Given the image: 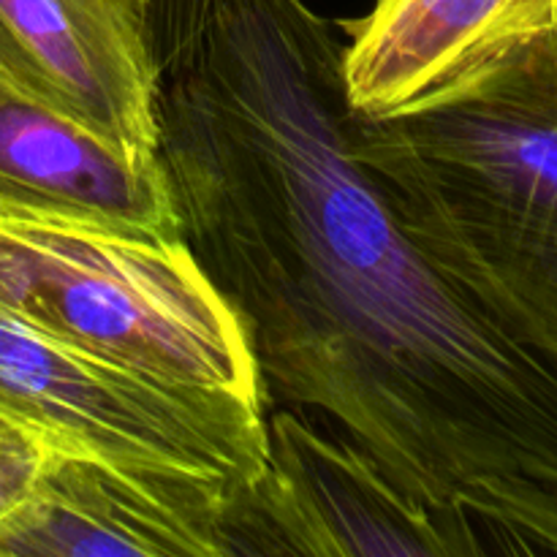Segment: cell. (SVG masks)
Returning <instances> with one entry per match:
<instances>
[{
    "mask_svg": "<svg viewBox=\"0 0 557 557\" xmlns=\"http://www.w3.org/2000/svg\"><path fill=\"white\" fill-rule=\"evenodd\" d=\"M305 0H212L158 47L183 243L267 397L326 422L471 555H557V362L413 245L346 136Z\"/></svg>",
    "mask_w": 557,
    "mask_h": 557,
    "instance_id": "obj_1",
    "label": "cell"
},
{
    "mask_svg": "<svg viewBox=\"0 0 557 557\" xmlns=\"http://www.w3.org/2000/svg\"><path fill=\"white\" fill-rule=\"evenodd\" d=\"M346 136L413 245L557 362L555 30L411 117L348 109Z\"/></svg>",
    "mask_w": 557,
    "mask_h": 557,
    "instance_id": "obj_2",
    "label": "cell"
},
{
    "mask_svg": "<svg viewBox=\"0 0 557 557\" xmlns=\"http://www.w3.org/2000/svg\"><path fill=\"white\" fill-rule=\"evenodd\" d=\"M0 308L114 368L267 406L237 313L183 239L0 218Z\"/></svg>",
    "mask_w": 557,
    "mask_h": 557,
    "instance_id": "obj_3",
    "label": "cell"
},
{
    "mask_svg": "<svg viewBox=\"0 0 557 557\" xmlns=\"http://www.w3.org/2000/svg\"><path fill=\"white\" fill-rule=\"evenodd\" d=\"M0 419L38 444L145 476L253 487L267 471L264 403L145 379L0 308Z\"/></svg>",
    "mask_w": 557,
    "mask_h": 557,
    "instance_id": "obj_4",
    "label": "cell"
},
{
    "mask_svg": "<svg viewBox=\"0 0 557 557\" xmlns=\"http://www.w3.org/2000/svg\"><path fill=\"white\" fill-rule=\"evenodd\" d=\"M234 555L462 557L457 539L364 451L297 408L267 422V471L232 498Z\"/></svg>",
    "mask_w": 557,
    "mask_h": 557,
    "instance_id": "obj_5",
    "label": "cell"
},
{
    "mask_svg": "<svg viewBox=\"0 0 557 557\" xmlns=\"http://www.w3.org/2000/svg\"><path fill=\"white\" fill-rule=\"evenodd\" d=\"M0 71L136 158H158L152 0H0Z\"/></svg>",
    "mask_w": 557,
    "mask_h": 557,
    "instance_id": "obj_6",
    "label": "cell"
},
{
    "mask_svg": "<svg viewBox=\"0 0 557 557\" xmlns=\"http://www.w3.org/2000/svg\"><path fill=\"white\" fill-rule=\"evenodd\" d=\"M234 484L145 476L47 451L25 504L0 522V557L234 555Z\"/></svg>",
    "mask_w": 557,
    "mask_h": 557,
    "instance_id": "obj_7",
    "label": "cell"
},
{
    "mask_svg": "<svg viewBox=\"0 0 557 557\" xmlns=\"http://www.w3.org/2000/svg\"><path fill=\"white\" fill-rule=\"evenodd\" d=\"M0 218L183 239L161 156L136 158L0 71Z\"/></svg>",
    "mask_w": 557,
    "mask_h": 557,
    "instance_id": "obj_8",
    "label": "cell"
},
{
    "mask_svg": "<svg viewBox=\"0 0 557 557\" xmlns=\"http://www.w3.org/2000/svg\"><path fill=\"white\" fill-rule=\"evenodd\" d=\"M346 103L368 120H400L466 90L479 74L542 33L555 0H375L343 22Z\"/></svg>",
    "mask_w": 557,
    "mask_h": 557,
    "instance_id": "obj_9",
    "label": "cell"
},
{
    "mask_svg": "<svg viewBox=\"0 0 557 557\" xmlns=\"http://www.w3.org/2000/svg\"><path fill=\"white\" fill-rule=\"evenodd\" d=\"M47 451V446L25 433L0 438V522L14 515L33 493Z\"/></svg>",
    "mask_w": 557,
    "mask_h": 557,
    "instance_id": "obj_10",
    "label": "cell"
},
{
    "mask_svg": "<svg viewBox=\"0 0 557 557\" xmlns=\"http://www.w3.org/2000/svg\"><path fill=\"white\" fill-rule=\"evenodd\" d=\"M212 0H152V30H156V47L169 41L177 33L188 30L201 20L205 9Z\"/></svg>",
    "mask_w": 557,
    "mask_h": 557,
    "instance_id": "obj_11",
    "label": "cell"
},
{
    "mask_svg": "<svg viewBox=\"0 0 557 557\" xmlns=\"http://www.w3.org/2000/svg\"><path fill=\"white\" fill-rule=\"evenodd\" d=\"M14 433H20V430L11 428V424H5L3 419H0V438H3V435H14Z\"/></svg>",
    "mask_w": 557,
    "mask_h": 557,
    "instance_id": "obj_12",
    "label": "cell"
},
{
    "mask_svg": "<svg viewBox=\"0 0 557 557\" xmlns=\"http://www.w3.org/2000/svg\"><path fill=\"white\" fill-rule=\"evenodd\" d=\"M555 49H557V0H555Z\"/></svg>",
    "mask_w": 557,
    "mask_h": 557,
    "instance_id": "obj_13",
    "label": "cell"
}]
</instances>
